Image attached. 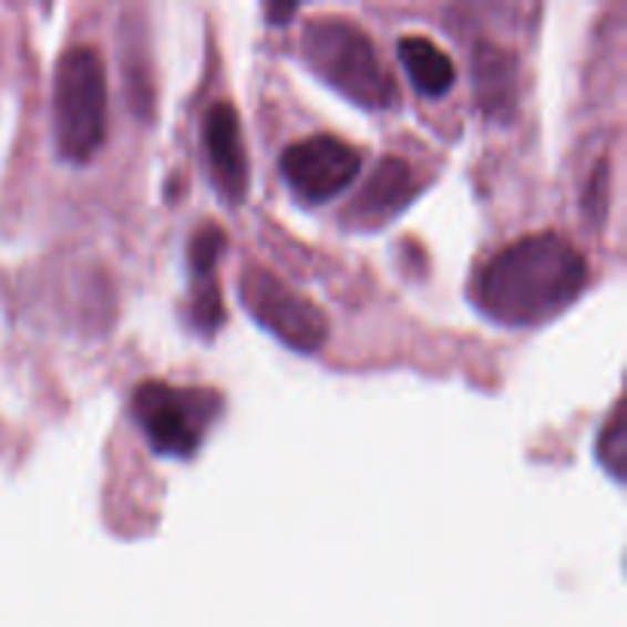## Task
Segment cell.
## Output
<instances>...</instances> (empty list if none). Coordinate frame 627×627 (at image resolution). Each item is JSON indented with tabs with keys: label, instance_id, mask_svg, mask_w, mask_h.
Listing matches in <instances>:
<instances>
[{
	"label": "cell",
	"instance_id": "4",
	"mask_svg": "<svg viewBox=\"0 0 627 627\" xmlns=\"http://www.w3.org/2000/svg\"><path fill=\"white\" fill-rule=\"evenodd\" d=\"M224 398L215 389H178L147 380L132 392V417L160 456L191 460L203 448L208 429L218 423Z\"/></svg>",
	"mask_w": 627,
	"mask_h": 627
},
{
	"label": "cell",
	"instance_id": "8",
	"mask_svg": "<svg viewBox=\"0 0 627 627\" xmlns=\"http://www.w3.org/2000/svg\"><path fill=\"white\" fill-rule=\"evenodd\" d=\"M227 245V233L218 224L196 230L187 248L191 260V325L203 337H215L224 325V297L218 282V260Z\"/></svg>",
	"mask_w": 627,
	"mask_h": 627
},
{
	"label": "cell",
	"instance_id": "7",
	"mask_svg": "<svg viewBox=\"0 0 627 627\" xmlns=\"http://www.w3.org/2000/svg\"><path fill=\"white\" fill-rule=\"evenodd\" d=\"M203 151L208 175L227 205H243L248 196V151L233 104H212L203 116Z\"/></svg>",
	"mask_w": 627,
	"mask_h": 627
},
{
	"label": "cell",
	"instance_id": "3",
	"mask_svg": "<svg viewBox=\"0 0 627 627\" xmlns=\"http://www.w3.org/2000/svg\"><path fill=\"white\" fill-rule=\"evenodd\" d=\"M52 135L68 163H90L107 138V68L95 47H74L52 78Z\"/></svg>",
	"mask_w": 627,
	"mask_h": 627
},
{
	"label": "cell",
	"instance_id": "12",
	"mask_svg": "<svg viewBox=\"0 0 627 627\" xmlns=\"http://www.w3.org/2000/svg\"><path fill=\"white\" fill-rule=\"evenodd\" d=\"M597 460L606 472L613 474L615 481L621 484L625 481V465H627V417L625 404L618 401L609 417V423L603 425L600 438H597Z\"/></svg>",
	"mask_w": 627,
	"mask_h": 627
},
{
	"label": "cell",
	"instance_id": "11",
	"mask_svg": "<svg viewBox=\"0 0 627 627\" xmlns=\"http://www.w3.org/2000/svg\"><path fill=\"white\" fill-rule=\"evenodd\" d=\"M398 59L408 71L410 83L429 99H441L456 83V64L438 43L420 34H408L398 40Z\"/></svg>",
	"mask_w": 627,
	"mask_h": 627
},
{
	"label": "cell",
	"instance_id": "9",
	"mask_svg": "<svg viewBox=\"0 0 627 627\" xmlns=\"http://www.w3.org/2000/svg\"><path fill=\"white\" fill-rule=\"evenodd\" d=\"M413 193H417V184H413V172H410L408 163L398 160V156H386L377 163L371 178L364 181L359 196L352 199L346 220L359 230L383 227L408 208Z\"/></svg>",
	"mask_w": 627,
	"mask_h": 627
},
{
	"label": "cell",
	"instance_id": "10",
	"mask_svg": "<svg viewBox=\"0 0 627 627\" xmlns=\"http://www.w3.org/2000/svg\"><path fill=\"white\" fill-rule=\"evenodd\" d=\"M472 74L477 107L486 116L508 120L517 104V59L502 47L477 43L472 52Z\"/></svg>",
	"mask_w": 627,
	"mask_h": 627
},
{
	"label": "cell",
	"instance_id": "2",
	"mask_svg": "<svg viewBox=\"0 0 627 627\" xmlns=\"http://www.w3.org/2000/svg\"><path fill=\"white\" fill-rule=\"evenodd\" d=\"M304 59L331 90L368 111L398 104V86L368 31L343 16H316L304 28Z\"/></svg>",
	"mask_w": 627,
	"mask_h": 627
},
{
	"label": "cell",
	"instance_id": "6",
	"mask_svg": "<svg viewBox=\"0 0 627 627\" xmlns=\"http://www.w3.org/2000/svg\"><path fill=\"white\" fill-rule=\"evenodd\" d=\"M279 172L297 199L321 205L359 181L361 154L337 135H309L285 147Z\"/></svg>",
	"mask_w": 627,
	"mask_h": 627
},
{
	"label": "cell",
	"instance_id": "5",
	"mask_svg": "<svg viewBox=\"0 0 627 627\" xmlns=\"http://www.w3.org/2000/svg\"><path fill=\"white\" fill-rule=\"evenodd\" d=\"M239 297L248 316L295 352H316L331 333V321L319 304L295 291L269 269H245Z\"/></svg>",
	"mask_w": 627,
	"mask_h": 627
},
{
	"label": "cell",
	"instance_id": "1",
	"mask_svg": "<svg viewBox=\"0 0 627 627\" xmlns=\"http://www.w3.org/2000/svg\"><path fill=\"white\" fill-rule=\"evenodd\" d=\"M588 285V260L561 233H533L490 257L474 279V307L505 328L561 316Z\"/></svg>",
	"mask_w": 627,
	"mask_h": 627
},
{
	"label": "cell",
	"instance_id": "13",
	"mask_svg": "<svg viewBox=\"0 0 627 627\" xmlns=\"http://www.w3.org/2000/svg\"><path fill=\"white\" fill-rule=\"evenodd\" d=\"M297 13L295 3H273V7H267V19L273 22V25H279V22H288L291 16Z\"/></svg>",
	"mask_w": 627,
	"mask_h": 627
}]
</instances>
